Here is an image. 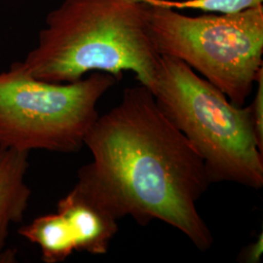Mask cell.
I'll use <instances>...</instances> for the list:
<instances>
[{"label": "cell", "mask_w": 263, "mask_h": 263, "mask_svg": "<svg viewBox=\"0 0 263 263\" xmlns=\"http://www.w3.org/2000/svg\"><path fill=\"white\" fill-rule=\"evenodd\" d=\"M56 213L74 252L106 254L119 229V219L99 198L77 182L58 202Z\"/></svg>", "instance_id": "cell-6"}, {"label": "cell", "mask_w": 263, "mask_h": 263, "mask_svg": "<svg viewBox=\"0 0 263 263\" xmlns=\"http://www.w3.org/2000/svg\"><path fill=\"white\" fill-rule=\"evenodd\" d=\"M116 81L92 72L74 82L52 83L12 65L0 73V145L28 153L80 151L100 115L99 101Z\"/></svg>", "instance_id": "cell-5"}, {"label": "cell", "mask_w": 263, "mask_h": 263, "mask_svg": "<svg viewBox=\"0 0 263 263\" xmlns=\"http://www.w3.org/2000/svg\"><path fill=\"white\" fill-rule=\"evenodd\" d=\"M161 110L197 151L213 182L263 186V148L248 106L176 58L160 56L151 89Z\"/></svg>", "instance_id": "cell-3"}, {"label": "cell", "mask_w": 263, "mask_h": 263, "mask_svg": "<svg viewBox=\"0 0 263 263\" xmlns=\"http://www.w3.org/2000/svg\"><path fill=\"white\" fill-rule=\"evenodd\" d=\"M28 154L0 145V261L10 227L22 221L31 195L26 183Z\"/></svg>", "instance_id": "cell-7"}, {"label": "cell", "mask_w": 263, "mask_h": 263, "mask_svg": "<svg viewBox=\"0 0 263 263\" xmlns=\"http://www.w3.org/2000/svg\"><path fill=\"white\" fill-rule=\"evenodd\" d=\"M151 5L172 9L201 10L209 13L233 14L263 5V0H141Z\"/></svg>", "instance_id": "cell-8"}, {"label": "cell", "mask_w": 263, "mask_h": 263, "mask_svg": "<svg viewBox=\"0 0 263 263\" xmlns=\"http://www.w3.org/2000/svg\"><path fill=\"white\" fill-rule=\"evenodd\" d=\"M151 42L243 106L263 71V5L233 14L182 15L147 4Z\"/></svg>", "instance_id": "cell-4"}, {"label": "cell", "mask_w": 263, "mask_h": 263, "mask_svg": "<svg viewBox=\"0 0 263 263\" xmlns=\"http://www.w3.org/2000/svg\"><path fill=\"white\" fill-rule=\"evenodd\" d=\"M84 145L93 160L79 170L77 183L118 219L131 216L141 226L160 220L200 251L213 246L197 209L212 183L205 163L147 87L126 88L120 103L99 115Z\"/></svg>", "instance_id": "cell-1"}, {"label": "cell", "mask_w": 263, "mask_h": 263, "mask_svg": "<svg viewBox=\"0 0 263 263\" xmlns=\"http://www.w3.org/2000/svg\"><path fill=\"white\" fill-rule=\"evenodd\" d=\"M263 254V237L260 234L256 241L247 247L243 254V259L246 262H258Z\"/></svg>", "instance_id": "cell-10"}, {"label": "cell", "mask_w": 263, "mask_h": 263, "mask_svg": "<svg viewBox=\"0 0 263 263\" xmlns=\"http://www.w3.org/2000/svg\"><path fill=\"white\" fill-rule=\"evenodd\" d=\"M141 0H64L47 15L37 44L24 61V73L52 83L80 80L104 72L117 80L136 74L149 90L160 55L151 42Z\"/></svg>", "instance_id": "cell-2"}, {"label": "cell", "mask_w": 263, "mask_h": 263, "mask_svg": "<svg viewBox=\"0 0 263 263\" xmlns=\"http://www.w3.org/2000/svg\"><path fill=\"white\" fill-rule=\"evenodd\" d=\"M256 93L252 104L249 105L254 133L259 145L263 148V71L256 80Z\"/></svg>", "instance_id": "cell-9"}]
</instances>
